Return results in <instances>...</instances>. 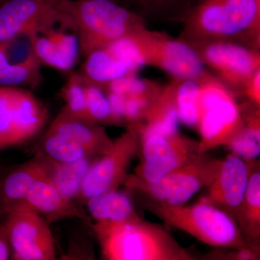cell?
<instances>
[{
    "label": "cell",
    "instance_id": "obj_1",
    "mask_svg": "<svg viewBox=\"0 0 260 260\" xmlns=\"http://www.w3.org/2000/svg\"><path fill=\"white\" fill-rule=\"evenodd\" d=\"M185 42L229 39L260 45V0H194L177 19Z\"/></svg>",
    "mask_w": 260,
    "mask_h": 260
},
{
    "label": "cell",
    "instance_id": "obj_2",
    "mask_svg": "<svg viewBox=\"0 0 260 260\" xmlns=\"http://www.w3.org/2000/svg\"><path fill=\"white\" fill-rule=\"evenodd\" d=\"M102 257L107 260H194L170 233L141 218L92 224Z\"/></svg>",
    "mask_w": 260,
    "mask_h": 260
},
{
    "label": "cell",
    "instance_id": "obj_3",
    "mask_svg": "<svg viewBox=\"0 0 260 260\" xmlns=\"http://www.w3.org/2000/svg\"><path fill=\"white\" fill-rule=\"evenodd\" d=\"M56 8L74 22L80 49L85 56L146 28L141 15L118 5L114 0H59Z\"/></svg>",
    "mask_w": 260,
    "mask_h": 260
},
{
    "label": "cell",
    "instance_id": "obj_4",
    "mask_svg": "<svg viewBox=\"0 0 260 260\" xmlns=\"http://www.w3.org/2000/svg\"><path fill=\"white\" fill-rule=\"evenodd\" d=\"M146 200L145 209L205 244L220 249L249 247L259 250L246 242L232 217L203 199L189 206L171 205L150 198Z\"/></svg>",
    "mask_w": 260,
    "mask_h": 260
},
{
    "label": "cell",
    "instance_id": "obj_5",
    "mask_svg": "<svg viewBox=\"0 0 260 260\" xmlns=\"http://www.w3.org/2000/svg\"><path fill=\"white\" fill-rule=\"evenodd\" d=\"M237 95L216 77L200 82V154L226 147L242 133L244 123Z\"/></svg>",
    "mask_w": 260,
    "mask_h": 260
},
{
    "label": "cell",
    "instance_id": "obj_6",
    "mask_svg": "<svg viewBox=\"0 0 260 260\" xmlns=\"http://www.w3.org/2000/svg\"><path fill=\"white\" fill-rule=\"evenodd\" d=\"M222 162L223 160L208 153L200 154L155 182L143 180L136 174H127L123 184L128 189L151 199L171 205H184L198 191L213 182L220 172Z\"/></svg>",
    "mask_w": 260,
    "mask_h": 260
},
{
    "label": "cell",
    "instance_id": "obj_7",
    "mask_svg": "<svg viewBox=\"0 0 260 260\" xmlns=\"http://www.w3.org/2000/svg\"><path fill=\"white\" fill-rule=\"evenodd\" d=\"M26 34L42 64L67 72L78 62L81 50L78 29L56 6L38 19Z\"/></svg>",
    "mask_w": 260,
    "mask_h": 260
},
{
    "label": "cell",
    "instance_id": "obj_8",
    "mask_svg": "<svg viewBox=\"0 0 260 260\" xmlns=\"http://www.w3.org/2000/svg\"><path fill=\"white\" fill-rule=\"evenodd\" d=\"M145 65L164 70L174 79L198 82L215 77L206 69L192 47L180 39L146 28L133 32Z\"/></svg>",
    "mask_w": 260,
    "mask_h": 260
},
{
    "label": "cell",
    "instance_id": "obj_9",
    "mask_svg": "<svg viewBox=\"0 0 260 260\" xmlns=\"http://www.w3.org/2000/svg\"><path fill=\"white\" fill-rule=\"evenodd\" d=\"M187 42L196 51L202 63L236 94L260 69L259 49L229 39H213Z\"/></svg>",
    "mask_w": 260,
    "mask_h": 260
},
{
    "label": "cell",
    "instance_id": "obj_10",
    "mask_svg": "<svg viewBox=\"0 0 260 260\" xmlns=\"http://www.w3.org/2000/svg\"><path fill=\"white\" fill-rule=\"evenodd\" d=\"M140 124L126 126L125 133L114 140L112 148L92 164L77 201L85 204L89 198L117 190L122 185L130 162L140 150Z\"/></svg>",
    "mask_w": 260,
    "mask_h": 260
},
{
    "label": "cell",
    "instance_id": "obj_11",
    "mask_svg": "<svg viewBox=\"0 0 260 260\" xmlns=\"http://www.w3.org/2000/svg\"><path fill=\"white\" fill-rule=\"evenodd\" d=\"M6 216L3 225L13 259H56L54 238L42 215L23 203Z\"/></svg>",
    "mask_w": 260,
    "mask_h": 260
},
{
    "label": "cell",
    "instance_id": "obj_12",
    "mask_svg": "<svg viewBox=\"0 0 260 260\" xmlns=\"http://www.w3.org/2000/svg\"><path fill=\"white\" fill-rule=\"evenodd\" d=\"M143 160L135 174L148 182L160 180L196 158L199 153V142L179 134L152 135L140 140Z\"/></svg>",
    "mask_w": 260,
    "mask_h": 260
},
{
    "label": "cell",
    "instance_id": "obj_13",
    "mask_svg": "<svg viewBox=\"0 0 260 260\" xmlns=\"http://www.w3.org/2000/svg\"><path fill=\"white\" fill-rule=\"evenodd\" d=\"M250 162L232 153L223 160L220 172L201 199L228 214L236 221L247 188ZM237 223V222H236Z\"/></svg>",
    "mask_w": 260,
    "mask_h": 260
},
{
    "label": "cell",
    "instance_id": "obj_14",
    "mask_svg": "<svg viewBox=\"0 0 260 260\" xmlns=\"http://www.w3.org/2000/svg\"><path fill=\"white\" fill-rule=\"evenodd\" d=\"M42 62L26 34L0 44V86L36 88L42 81Z\"/></svg>",
    "mask_w": 260,
    "mask_h": 260
},
{
    "label": "cell",
    "instance_id": "obj_15",
    "mask_svg": "<svg viewBox=\"0 0 260 260\" xmlns=\"http://www.w3.org/2000/svg\"><path fill=\"white\" fill-rule=\"evenodd\" d=\"M24 203L44 216L48 223L76 217L90 229L93 224L80 205L61 194L49 178L36 182L25 197Z\"/></svg>",
    "mask_w": 260,
    "mask_h": 260
},
{
    "label": "cell",
    "instance_id": "obj_16",
    "mask_svg": "<svg viewBox=\"0 0 260 260\" xmlns=\"http://www.w3.org/2000/svg\"><path fill=\"white\" fill-rule=\"evenodd\" d=\"M49 177V158L41 153L7 173L0 179V200L5 214L24 203L25 197L36 182Z\"/></svg>",
    "mask_w": 260,
    "mask_h": 260
},
{
    "label": "cell",
    "instance_id": "obj_17",
    "mask_svg": "<svg viewBox=\"0 0 260 260\" xmlns=\"http://www.w3.org/2000/svg\"><path fill=\"white\" fill-rule=\"evenodd\" d=\"M47 131L76 142L95 156L107 153L114 144V140L109 138L104 126L71 115L63 109Z\"/></svg>",
    "mask_w": 260,
    "mask_h": 260
},
{
    "label": "cell",
    "instance_id": "obj_18",
    "mask_svg": "<svg viewBox=\"0 0 260 260\" xmlns=\"http://www.w3.org/2000/svg\"><path fill=\"white\" fill-rule=\"evenodd\" d=\"M59 0H7L0 6V44L25 34Z\"/></svg>",
    "mask_w": 260,
    "mask_h": 260
},
{
    "label": "cell",
    "instance_id": "obj_19",
    "mask_svg": "<svg viewBox=\"0 0 260 260\" xmlns=\"http://www.w3.org/2000/svg\"><path fill=\"white\" fill-rule=\"evenodd\" d=\"M179 116L175 100V80L162 87L160 95L148 111L144 121L139 124L140 140L152 135L179 133Z\"/></svg>",
    "mask_w": 260,
    "mask_h": 260
},
{
    "label": "cell",
    "instance_id": "obj_20",
    "mask_svg": "<svg viewBox=\"0 0 260 260\" xmlns=\"http://www.w3.org/2000/svg\"><path fill=\"white\" fill-rule=\"evenodd\" d=\"M15 133L17 145L35 138L47 123V108L34 93L15 87Z\"/></svg>",
    "mask_w": 260,
    "mask_h": 260
},
{
    "label": "cell",
    "instance_id": "obj_21",
    "mask_svg": "<svg viewBox=\"0 0 260 260\" xmlns=\"http://www.w3.org/2000/svg\"><path fill=\"white\" fill-rule=\"evenodd\" d=\"M250 174L236 222L248 244L259 248L260 171L259 160H249Z\"/></svg>",
    "mask_w": 260,
    "mask_h": 260
},
{
    "label": "cell",
    "instance_id": "obj_22",
    "mask_svg": "<svg viewBox=\"0 0 260 260\" xmlns=\"http://www.w3.org/2000/svg\"><path fill=\"white\" fill-rule=\"evenodd\" d=\"M79 73L85 81L103 89L114 80L126 75H135L125 63L116 58L106 47L89 53Z\"/></svg>",
    "mask_w": 260,
    "mask_h": 260
},
{
    "label": "cell",
    "instance_id": "obj_23",
    "mask_svg": "<svg viewBox=\"0 0 260 260\" xmlns=\"http://www.w3.org/2000/svg\"><path fill=\"white\" fill-rule=\"evenodd\" d=\"M100 157L88 156L70 162H57L48 158L49 180L61 194L76 203L89 169Z\"/></svg>",
    "mask_w": 260,
    "mask_h": 260
},
{
    "label": "cell",
    "instance_id": "obj_24",
    "mask_svg": "<svg viewBox=\"0 0 260 260\" xmlns=\"http://www.w3.org/2000/svg\"><path fill=\"white\" fill-rule=\"evenodd\" d=\"M85 205L95 220L125 221L140 218L129 197L118 190L89 198Z\"/></svg>",
    "mask_w": 260,
    "mask_h": 260
},
{
    "label": "cell",
    "instance_id": "obj_25",
    "mask_svg": "<svg viewBox=\"0 0 260 260\" xmlns=\"http://www.w3.org/2000/svg\"><path fill=\"white\" fill-rule=\"evenodd\" d=\"M239 105L244 129L226 147L245 160H256L260 154V107L250 102Z\"/></svg>",
    "mask_w": 260,
    "mask_h": 260
},
{
    "label": "cell",
    "instance_id": "obj_26",
    "mask_svg": "<svg viewBox=\"0 0 260 260\" xmlns=\"http://www.w3.org/2000/svg\"><path fill=\"white\" fill-rule=\"evenodd\" d=\"M41 146V153L57 162H73L85 157L95 156L76 142L47 131L43 135Z\"/></svg>",
    "mask_w": 260,
    "mask_h": 260
},
{
    "label": "cell",
    "instance_id": "obj_27",
    "mask_svg": "<svg viewBox=\"0 0 260 260\" xmlns=\"http://www.w3.org/2000/svg\"><path fill=\"white\" fill-rule=\"evenodd\" d=\"M174 80L176 105L179 121L186 126L198 129L199 124L198 96L200 82L191 79Z\"/></svg>",
    "mask_w": 260,
    "mask_h": 260
},
{
    "label": "cell",
    "instance_id": "obj_28",
    "mask_svg": "<svg viewBox=\"0 0 260 260\" xmlns=\"http://www.w3.org/2000/svg\"><path fill=\"white\" fill-rule=\"evenodd\" d=\"M162 88L160 84L138 78L135 74L126 75L111 82L104 90L124 96L143 98L154 102L160 95Z\"/></svg>",
    "mask_w": 260,
    "mask_h": 260
},
{
    "label": "cell",
    "instance_id": "obj_29",
    "mask_svg": "<svg viewBox=\"0 0 260 260\" xmlns=\"http://www.w3.org/2000/svg\"><path fill=\"white\" fill-rule=\"evenodd\" d=\"M87 116L89 121L96 124L119 126L113 114L110 103L104 89L85 81Z\"/></svg>",
    "mask_w": 260,
    "mask_h": 260
},
{
    "label": "cell",
    "instance_id": "obj_30",
    "mask_svg": "<svg viewBox=\"0 0 260 260\" xmlns=\"http://www.w3.org/2000/svg\"><path fill=\"white\" fill-rule=\"evenodd\" d=\"M15 92V87L0 86V150L17 145Z\"/></svg>",
    "mask_w": 260,
    "mask_h": 260
},
{
    "label": "cell",
    "instance_id": "obj_31",
    "mask_svg": "<svg viewBox=\"0 0 260 260\" xmlns=\"http://www.w3.org/2000/svg\"><path fill=\"white\" fill-rule=\"evenodd\" d=\"M65 103L63 109L71 115L88 120L86 109L85 83L79 72H72L61 89Z\"/></svg>",
    "mask_w": 260,
    "mask_h": 260
},
{
    "label": "cell",
    "instance_id": "obj_32",
    "mask_svg": "<svg viewBox=\"0 0 260 260\" xmlns=\"http://www.w3.org/2000/svg\"><path fill=\"white\" fill-rule=\"evenodd\" d=\"M154 102L143 98L126 96L124 110L126 125L143 123Z\"/></svg>",
    "mask_w": 260,
    "mask_h": 260
},
{
    "label": "cell",
    "instance_id": "obj_33",
    "mask_svg": "<svg viewBox=\"0 0 260 260\" xmlns=\"http://www.w3.org/2000/svg\"><path fill=\"white\" fill-rule=\"evenodd\" d=\"M205 256L209 259L256 260L259 259V250L249 247L237 249L223 248L221 251H214Z\"/></svg>",
    "mask_w": 260,
    "mask_h": 260
},
{
    "label": "cell",
    "instance_id": "obj_34",
    "mask_svg": "<svg viewBox=\"0 0 260 260\" xmlns=\"http://www.w3.org/2000/svg\"><path fill=\"white\" fill-rule=\"evenodd\" d=\"M135 3L140 5L143 10L150 13H162L174 10V7L181 3V0H133Z\"/></svg>",
    "mask_w": 260,
    "mask_h": 260
},
{
    "label": "cell",
    "instance_id": "obj_35",
    "mask_svg": "<svg viewBox=\"0 0 260 260\" xmlns=\"http://www.w3.org/2000/svg\"><path fill=\"white\" fill-rule=\"evenodd\" d=\"M243 95L249 102L260 107V69L256 70L246 83L243 90Z\"/></svg>",
    "mask_w": 260,
    "mask_h": 260
},
{
    "label": "cell",
    "instance_id": "obj_36",
    "mask_svg": "<svg viewBox=\"0 0 260 260\" xmlns=\"http://www.w3.org/2000/svg\"><path fill=\"white\" fill-rule=\"evenodd\" d=\"M11 253V246L3 223L0 225V260L9 259Z\"/></svg>",
    "mask_w": 260,
    "mask_h": 260
},
{
    "label": "cell",
    "instance_id": "obj_37",
    "mask_svg": "<svg viewBox=\"0 0 260 260\" xmlns=\"http://www.w3.org/2000/svg\"><path fill=\"white\" fill-rule=\"evenodd\" d=\"M5 215H6V214H5L4 207H3L1 200H0V218H1V217L5 216Z\"/></svg>",
    "mask_w": 260,
    "mask_h": 260
},
{
    "label": "cell",
    "instance_id": "obj_38",
    "mask_svg": "<svg viewBox=\"0 0 260 260\" xmlns=\"http://www.w3.org/2000/svg\"><path fill=\"white\" fill-rule=\"evenodd\" d=\"M114 1H115V0H114Z\"/></svg>",
    "mask_w": 260,
    "mask_h": 260
}]
</instances>
